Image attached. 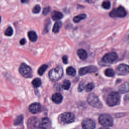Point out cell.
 Returning <instances> with one entry per match:
<instances>
[{
	"instance_id": "cell-5",
	"label": "cell",
	"mask_w": 129,
	"mask_h": 129,
	"mask_svg": "<svg viewBox=\"0 0 129 129\" xmlns=\"http://www.w3.org/2000/svg\"><path fill=\"white\" fill-rule=\"evenodd\" d=\"M20 74L24 78H31L32 76V71L31 68L26 64L23 63L19 67Z\"/></svg>"
},
{
	"instance_id": "cell-32",
	"label": "cell",
	"mask_w": 129,
	"mask_h": 129,
	"mask_svg": "<svg viewBox=\"0 0 129 129\" xmlns=\"http://www.w3.org/2000/svg\"><path fill=\"white\" fill-rule=\"evenodd\" d=\"M50 7H46L43 9V12H42V14L44 15H46L50 12Z\"/></svg>"
},
{
	"instance_id": "cell-6",
	"label": "cell",
	"mask_w": 129,
	"mask_h": 129,
	"mask_svg": "<svg viewBox=\"0 0 129 129\" xmlns=\"http://www.w3.org/2000/svg\"><path fill=\"white\" fill-rule=\"evenodd\" d=\"M126 15V11L123 7L119 6L118 7L113 9L109 13V16L112 18H122Z\"/></svg>"
},
{
	"instance_id": "cell-22",
	"label": "cell",
	"mask_w": 129,
	"mask_h": 129,
	"mask_svg": "<svg viewBox=\"0 0 129 129\" xmlns=\"http://www.w3.org/2000/svg\"><path fill=\"white\" fill-rule=\"evenodd\" d=\"M41 84H42V82H41L40 79L38 78H35L32 82V85L35 88L40 87L41 85Z\"/></svg>"
},
{
	"instance_id": "cell-15",
	"label": "cell",
	"mask_w": 129,
	"mask_h": 129,
	"mask_svg": "<svg viewBox=\"0 0 129 129\" xmlns=\"http://www.w3.org/2000/svg\"><path fill=\"white\" fill-rule=\"evenodd\" d=\"M118 91L121 93H125L129 92V83L125 82L118 87Z\"/></svg>"
},
{
	"instance_id": "cell-1",
	"label": "cell",
	"mask_w": 129,
	"mask_h": 129,
	"mask_svg": "<svg viewBox=\"0 0 129 129\" xmlns=\"http://www.w3.org/2000/svg\"><path fill=\"white\" fill-rule=\"evenodd\" d=\"M62 75L63 70L60 66H57L51 70L48 73L49 78L52 81H57L61 79Z\"/></svg>"
},
{
	"instance_id": "cell-2",
	"label": "cell",
	"mask_w": 129,
	"mask_h": 129,
	"mask_svg": "<svg viewBox=\"0 0 129 129\" xmlns=\"http://www.w3.org/2000/svg\"><path fill=\"white\" fill-rule=\"evenodd\" d=\"M87 101L89 104L94 107L97 108H101L102 107L101 102L100 101L97 96L94 93H90L89 94L87 98Z\"/></svg>"
},
{
	"instance_id": "cell-29",
	"label": "cell",
	"mask_w": 129,
	"mask_h": 129,
	"mask_svg": "<svg viewBox=\"0 0 129 129\" xmlns=\"http://www.w3.org/2000/svg\"><path fill=\"white\" fill-rule=\"evenodd\" d=\"M13 33V30L11 26H9V27H8V28L6 30L5 32V34L6 36H10L12 35Z\"/></svg>"
},
{
	"instance_id": "cell-37",
	"label": "cell",
	"mask_w": 129,
	"mask_h": 129,
	"mask_svg": "<svg viewBox=\"0 0 129 129\" xmlns=\"http://www.w3.org/2000/svg\"><path fill=\"white\" fill-rule=\"evenodd\" d=\"M1 17L0 16V23H1Z\"/></svg>"
},
{
	"instance_id": "cell-7",
	"label": "cell",
	"mask_w": 129,
	"mask_h": 129,
	"mask_svg": "<svg viewBox=\"0 0 129 129\" xmlns=\"http://www.w3.org/2000/svg\"><path fill=\"white\" fill-rule=\"evenodd\" d=\"M117 54L115 52H111L104 55L102 58V60L107 63H112L117 60Z\"/></svg>"
},
{
	"instance_id": "cell-4",
	"label": "cell",
	"mask_w": 129,
	"mask_h": 129,
	"mask_svg": "<svg viewBox=\"0 0 129 129\" xmlns=\"http://www.w3.org/2000/svg\"><path fill=\"white\" fill-rule=\"evenodd\" d=\"M99 123L104 127L110 126L113 124L112 117L107 114H102L99 117Z\"/></svg>"
},
{
	"instance_id": "cell-8",
	"label": "cell",
	"mask_w": 129,
	"mask_h": 129,
	"mask_svg": "<svg viewBox=\"0 0 129 129\" xmlns=\"http://www.w3.org/2000/svg\"><path fill=\"white\" fill-rule=\"evenodd\" d=\"M38 119L34 116L30 117L27 121V126L29 129H38L39 126Z\"/></svg>"
},
{
	"instance_id": "cell-11",
	"label": "cell",
	"mask_w": 129,
	"mask_h": 129,
	"mask_svg": "<svg viewBox=\"0 0 129 129\" xmlns=\"http://www.w3.org/2000/svg\"><path fill=\"white\" fill-rule=\"evenodd\" d=\"M97 71V68L93 66L85 67L81 68L79 72V73L80 75H84L88 73H93Z\"/></svg>"
},
{
	"instance_id": "cell-16",
	"label": "cell",
	"mask_w": 129,
	"mask_h": 129,
	"mask_svg": "<svg viewBox=\"0 0 129 129\" xmlns=\"http://www.w3.org/2000/svg\"><path fill=\"white\" fill-rule=\"evenodd\" d=\"M62 96L59 93H54L52 96V100L53 102L56 104L61 103L62 100Z\"/></svg>"
},
{
	"instance_id": "cell-10",
	"label": "cell",
	"mask_w": 129,
	"mask_h": 129,
	"mask_svg": "<svg viewBox=\"0 0 129 129\" xmlns=\"http://www.w3.org/2000/svg\"><path fill=\"white\" fill-rule=\"evenodd\" d=\"M61 120L64 123H70L74 121L75 116L71 112H65L61 114Z\"/></svg>"
},
{
	"instance_id": "cell-9",
	"label": "cell",
	"mask_w": 129,
	"mask_h": 129,
	"mask_svg": "<svg viewBox=\"0 0 129 129\" xmlns=\"http://www.w3.org/2000/svg\"><path fill=\"white\" fill-rule=\"evenodd\" d=\"M116 73L119 75H126L129 73V66L125 64H120L116 69Z\"/></svg>"
},
{
	"instance_id": "cell-33",
	"label": "cell",
	"mask_w": 129,
	"mask_h": 129,
	"mask_svg": "<svg viewBox=\"0 0 129 129\" xmlns=\"http://www.w3.org/2000/svg\"><path fill=\"white\" fill-rule=\"evenodd\" d=\"M85 87V86L84 85V82L81 83L79 85V86H78V91L80 92H81L82 91H83Z\"/></svg>"
},
{
	"instance_id": "cell-20",
	"label": "cell",
	"mask_w": 129,
	"mask_h": 129,
	"mask_svg": "<svg viewBox=\"0 0 129 129\" xmlns=\"http://www.w3.org/2000/svg\"><path fill=\"white\" fill-rule=\"evenodd\" d=\"M61 26H62V22L60 21H57L55 23L53 27L52 31L54 33H57L59 31Z\"/></svg>"
},
{
	"instance_id": "cell-30",
	"label": "cell",
	"mask_w": 129,
	"mask_h": 129,
	"mask_svg": "<svg viewBox=\"0 0 129 129\" xmlns=\"http://www.w3.org/2000/svg\"><path fill=\"white\" fill-rule=\"evenodd\" d=\"M40 10H41V8L40 6L38 5H36L33 7L32 9V12L34 14H38L40 12Z\"/></svg>"
},
{
	"instance_id": "cell-27",
	"label": "cell",
	"mask_w": 129,
	"mask_h": 129,
	"mask_svg": "<svg viewBox=\"0 0 129 129\" xmlns=\"http://www.w3.org/2000/svg\"><path fill=\"white\" fill-rule=\"evenodd\" d=\"M71 86V82L68 80H66L63 81L62 85V87L64 90H68Z\"/></svg>"
},
{
	"instance_id": "cell-25",
	"label": "cell",
	"mask_w": 129,
	"mask_h": 129,
	"mask_svg": "<svg viewBox=\"0 0 129 129\" xmlns=\"http://www.w3.org/2000/svg\"><path fill=\"white\" fill-rule=\"evenodd\" d=\"M23 120V116L22 115H19L15 119L14 121V124L15 125H19L20 124H21Z\"/></svg>"
},
{
	"instance_id": "cell-28",
	"label": "cell",
	"mask_w": 129,
	"mask_h": 129,
	"mask_svg": "<svg viewBox=\"0 0 129 129\" xmlns=\"http://www.w3.org/2000/svg\"><path fill=\"white\" fill-rule=\"evenodd\" d=\"M94 88V84L93 83H90L86 85V86L85 87V89L86 91L90 92L91 90H92Z\"/></svg>"
},
{
	"instance_id": "cell-31",
	"label": "cell",
	"mask_w": 129,
	"mask_h": 129,
	"mask_svg": "<svg viewBox=\"0 0 129 129\" xmlns=\"http://www.w3.org/2000/svg\"><path fill=\"white\" fill-rule=\"evenodd\" d=\"M102 6L103 7V8H104L105 9H109L110 7V3L108 1H105L104 2L102 3Z\"/></svg>"
},
{
	"instance_id": "cell-18",
	"label": "cell",
	"mask_w": 129,
	"mask_h": 129,
	"mask_svg": "<svg viewBox=\"0 0 129 129\" xmlns=\"http://www.w3.org/2000/svg\"><path fill=\"white\" fill-rule=\"evenodd\" d=\"M77 54L82 59H85L87 57V52L83 49H80L77 50Z\"/></svg>"
},
{
	"instance_id": "cell-23",
	"label": "cell",
	"mask_w": 129,
	"mask_h": 129,
	"mask_svg": "<svg viewBox=\"0 0 129 129\" xmlns=\"http://www.w3.org/2000/svg\"><path fill=\"white\" fill-rule=\"evenodd\" d=\"M76 72L75 69L72 67H69L66 70V73L69 76H74L76 75Z\"/></svg>"
},
{
	"instance_id": "cell-21",
	"label": "cell",
	"mask_w": 129,
	"mask_h": 129,
	"mask_svg": "<svg viewBox=\"0 0 129 129\" xmlns=\"http://www.w3.org/2000/svg\"><path fill=\"white\" fill-rule=\"evenodd\" d=\"M87 16L85 14H81L79 15H77V16L75 17L73 19L74 22L75 23H78L80 21H81L82 20H84L86 18Z\"/></svg>"
},
{
	"instance_id": "cell-19",
	"label": "cell",
	"mask_w": 129,
	"mask_h": 129,
	"mask_svg": "<svg viewBox=\"0 0 129 129\" xmlns=\"http://www.w3.org/2000/svg\"><path fill=\"white\" fill-rule=\"evenodd\" d=\"M28 36L29 39L31 41L35 42L37 39V35L36 32L34 31H30L28 33Z\"/></svg>"
},
{
	"instance_id": "cell-36",
	"label": "cell",
	"mask_w": 129,
	"mask_h": 129,
	"mask_svg": "<svg viewBox=\"0 0 129 129\" xmlns=\"http://www.w3.org/2000/svg\"><path fill=\"white\" fill-rule=\"evenodd\" d=\"M99 129H109V128H108V127H100V128H99Z\"/></svg>"
},
{
	"instance_id": "cell-24",
	"label": "cell",
	"mask_w": 129,
	"mask_h": 129,
	"mask_svg": "<svg viewBox=\"0 0 129 129\" xmlns=\"http://www.w3.org/2000/svg\"><path fill=\"white\" fill-rule=\"evenodd\" d=\"M48 66L47 64H43L38 69V73L40 76H42L44 73L45 72V71L46 70V69H47Z\"/></svg>"
},
{
	"instance_id": "cell-13",
	"label": "cell",
	"mask_w": 129,
	"mask_h": 129,
	"mask_svg": "<svg viewBox=\"0 0 129 129\" xmlns=\"http://www.w3.org/2000/svg\"><path fill=\"white\" fill-rule=\"evenodd\" d=\"M41 109V105L38 102H34L31 104L29 107V111L33 114H35L40 112Z\"/></svg>"
},
{
	"instance_id": "cell-35",
	"label": "cell",
	"mask_w": 129,
	"mask_h": 129,
	"mask_svg": "<svg viewBox=\"0 0 129 129\" xmlns=\"http://www.w3.org/2000/svg\"><path fill=\"white\" fill-rule=\"evenodd\" d=\"M26 39L25 38H23L20 41V43L21 44V45H24L26 43Z\"/></svg>"
},
{
	"instance_id": "cell-12",
	"label": "cell",
	"mask_w": 129,
	"mask_h": 129,
	"mask_svg": "<svg viewBox=\"0 0 129 129\" xmlns=\"http://www.w3.org/2000/svg\"><path fill=\"white\" fill-rule=\"evenodd\" d=\"M83 129H94L95 127V123L93 120L87 118L84 119L82 123Z\"/></svg>"
},
{
	"instance_id": "cell-3",
	"label": "cell",
	"mask_w": 129,
	"mask_h": 129,
	"mask_svg": "<svg viewBox=\"0 0 129 129\" xmlns=\"http://www.w3.org/2000/svg\"><path fill=\"white\" fill-rule=\"evenodd\" d=\"M119 99V94L116 92H112L108 95L107 97L106 102L109 106H113L117 104Z\"/></svg>"
},
{
	"instance_id": "cell-14",
	"label": "cell",
	"mask_w": 129,
	"mask_h": 129,
	"mask_svg": "<svg viewBox=\"0 0 129 129\" xmlns=\"http://www.w3.org/2000/svg\"><path fill=\"white\" fill-rule=\"evenodd\" d=\"M50 120L48 117H44L40 122L39 128L41 129H48L50 127Z\"/></svg>"
},
{
	"instance_id": "cell-17",
	"label": "cell",
	"mask_w": 129,
	"mask_h": 129,
	"mask_svg": "<svg viewBox=\"0 0 129 129\" xmlns=\"http://www.w3.org/2000/svg\"><path fill=\"white\" fill-rule=\"evenodd\" d=\"M63 17L62 14L57 11H53L51 14V17L54 21H57L61 19Z\"/></svg>"
},
{
	"instance_id": "cell-26",
	"label": "cell",
	"mask_w": 129,
	"mask_h": 129,
	"mask_svg": "<svg viewBox=\"0 0 129 129\" xmlns=\"http://www.w3.org/2000/svg\"><path fill=\"white\" fill-rule=\"evenodd\" d=\"M114 71L111 69H107L105 71V75L109 77H112L114 76Z\"/></svg>"
},
{
	"instance_id": "cell-34",
	"label": "cell",
	"mask_w": 129,
	"mask_h": 129,
	"mask_svg": "<svg viewBox=\"0 0 129 129\" xmlns=\"http://www.w3.org/2000/svg\"><path fill=\"white\" fill-rule=\"evenodd\" d=\"M63 62L64 63H68V56L66 55H64L62 58Z\"/></svg>"
}]
</instances>
